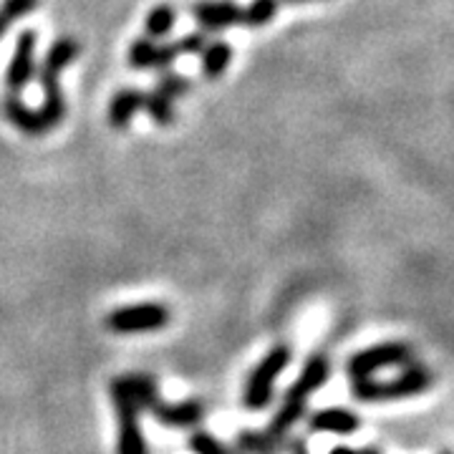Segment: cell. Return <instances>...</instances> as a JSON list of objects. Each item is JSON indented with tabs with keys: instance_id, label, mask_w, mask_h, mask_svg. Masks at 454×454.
Returning <instances> with one entry per match:
<instances>
[{
	"instance_id": "obj_12",
	"label": "cell",
	"mask_w": 454,
	"mask_h": 454,
	"mask_svg": "<svg viewBox=\"0 0 454 454\" xmlns=\"http://www.w3.org/2000/svg\"><path fill=\"white\" fill-rule=\"evenodd\" d=\"M142 106H145V91H139V89L119 91L112 98V104H109V114H106L109 124H112L114 129H127L131 124V119H134V114L142 112Z\"/></svg>"
},
{
	"instance_id": "obj_20",
	"label": "cell",
	"mask_w": 454,
	"mask_h": 454,
	"mask_svg": "<svg viewBox=\"0 0 454 454\" xmlns=\"http://www.w3.org/2000/svg\"><path fill=\"white\" fill-rule=\"evenodd\" d=\"M240 450L247 454H276V442L268 437V434H260V432H243L238 437Z\"/></svg>"
},
{
	"instance_id": "obj_23",
	"label": "cell",
	"mask_w": 454,
	"mask_h": 454,
	"mask_svg": "<svg viewBox=\"0 0 454 454\" xmlns=\"http://www.w3.org/2000/svg\"><path fill=\"white\" fill-rule=\"evenodd\" d=\"M205 46H207V35L205 33H187L179 41H175L177 53H202Z\"/></svg>"
},
{
	"instance_id": "obj_11",
	"label": "cell",
	"mask_w": 454,
	"mask_h": 454,
	"mask_svg": "<svg viewBox=\"0 0 454 454\" xmlns=\"http://www.w3.org/2000/svg\"><path fill=\"white\" fill-rule=\"evenodd\" d=\"M310 432L321 434H339V437H351L361 429V417L351 409L343 406H331V409H318L309 417Z\"/></svg>"
},
{
	"instance_id": "obj_6",
	"label": "cell",
	"mask_w": 454,
	"mask_h": 454,
	"mask_svg": "<svg viewBox=\"0 0 454 454\" xmlns=\"http://www.w3.org/2000/svg\"><path fill=\"white\" fill-rule=\"evenodd\" d=\"M169 324V310L162 303H137V306H121L106 316V328L119 336L131 333H154Z\"/></svg>"
},
{
	"instance_id": "obj_8",
	"label": "cell",
	"mask_w": 454,
	"mask_h": 454,
	"mask_svg": "<svg viewBox=\"0 0 454 454\" xmlns=\"http://www.w3.org/2000/svg\"><path fill=\"white\" fill-rule=\"evenodd\" d=\"M35 38H38L35 31H23L18 35L13 59L5 71V86L16 97L31 83L33 74H35Z\"/></svg>"
},
{
	"instance_id": "obj_14",
	"label": "cell",
	"mask_w": 454,
	"mask_h": 454,
	"mask_svg": "<svg viewBox=\"0 0 454 454\" xmlns=\"http://www.w3.org/2000/svg\"><path fill=\"white\" fill-rule=\"evenodd\" d=\"M232 61V46L225 41H212L202 49V74L207 79H217Z\"/></svg>"
},
{
	"instance_id": "obj_26",
	"label": "cell",
	"mask_w": 454,
	"mask_h": 454,
	"mask_svg": "<svg viewBox=\"0 0 454 454\" xmlns=\"http://www.w3.org/2000/svg\"><path fill=\"white\" fill-rule=\"evenodd\" d=\"M328 454H358V452L356 450H351V447H343V444H340V447H333Z\"/></svg>"
},
{
	"instance_id": "obj_21",
	"label": "cell",
	"mask_w": 454,
	"mask_h": 454,
	"mask_svg": "<svg viewBox=\"0 0 454 454\" xmlns=\"http://www.w3.org/2000/svg\"><path fill=\"white\" fill-rule=\"evenodd\" d=\"M187 447L192 454H230L220 439H215L207 432H195L187 439Z\"/></svg>"
},
{
	"instance_id": "obj_18",
	"label": "cell",
	"mask_w": 454,
	"mask_h": 454,
	"mask_svg": "<svg viewBox=\"0 0 454 454\" xmlns=\"http://www.w3.org/2000/svg\"><path fill=\"white\" fill-rule=\"evenodd\" d=\"M146 114L152 116V121H157L160 127H169L172 121H175V106H172V101L162 94H157V91H152V94H145V106Z\"/></svg>"
},
{
	"instance_id": "obj_27",
	"label": "cell",
	"mask_w": 454,
	"mask_h": 454,
	"mask_svg": "<svg viewBox=\"0 0 454 454\" xmlns=\"http://www.w3.org/2000/svg\"><path fill=\"white\" fill-rule=\"evenodd\" d=\"M358 454H381V452H379L376 447H366V450H361V452H358Z\"/></svg>"
},
{
	"instance_id": "obj_24",
	"label": "cell",
	"mask_w": 454,
	"mask_h": 454,
	"mask_svg": "<svg viewBox=\"0 0 454 454\" xmlns=\"http://www.w3.org/2000/svg\"><path fill=\"white\" fill-rule=\"evenodd\" d=\"M179 53L175 49V43L169 41V43H157V56H154V68H162V71H169L172 64H175V59H177Z\"/></svg>"
},
{
	"instance_id": "obj_16",
	"label": "cell",
	"mask_w": 454,
	"mask_h": 454,
	"mask_svg": "<svg viewBox=\"0 0 454 454\" xmlns=\"http://www.w3.org/2000/svg\"><path fill=\"white\" fill-rule=\"evenodd\" d=\"M280 0H253L247 8H243V26L247 28H262L268 26L278 13Z\"/></svg>"
},
{
	"instance_id": "obj_2",
	"label": "cell",
	"mask_w": 454,
	"mask_h": 454,
	"mask_svg": "<svg viewBox=\"0 0 454 454\" xmlns=\"http://www.w3.org/2000/svg\"><path fill=\"white\" fill-rule=\"evenodd\" d=\"M434 376L422 364H406L402 372L391 379H358L351 384V394L358 402H391V399H409L419 396L432 387Z\"/></svg>"
},
{
	"instance_id": "obj_5",
	"label": "cell",
	"mask_w": 454,
	"mask_h": 454,
	"mask_svg": "<svg viewBox=\"0 0 454 454\" xmlns=\"http://www.w3.org/2000/svg\"><path fill=\"white\" fill-rule=\"evenodd\" d=\"M414 351L406 340H384L369 348H361L354 356L348 358L346 372L351 376V381L358 379H372L379 372H387L394 366H406L411 364Z\"/></svg>"
},
{
	"instance_id": "obj_13",
	"label": "cell",
	"mask_w": 454,
	"mask_h": 454,
	"mask_svg": "<svg viewBox=\"0 0 454 454\" xmlns=\"http://www.w3.org/2000/svg\"><path fill=\"white\" fill-rule=\"evenodd\" d=\"M3 114H5V119L16 127V129L26 131V134H43V124H41V116L35 109H28L16 94H11V97L3 98Z\"/></svg>"
},
{
	"instance_id": "obj_22",
	"label": "cell",
	"mask_w": 454,
	"mask_h": 454,
	"mask_svg": "<svg viewBox=\"0 0 454 454\" xmlns=\"http://www.w3.org/2000/svg\"><path fill=\"white\" fill-rule=\"evenodd\" d=\"M35 5H38V0H3L0 3V20L5 26H11L13 20L28 16L31 11H35Z\"/></svg>"
},
{
	"instance_id": "obj_15",
	"label": "cell",
	"mask_w": 454,
	"mask_h": 454,
	"mask_svg": "<svg viewBox=\"0 0 454 454\" xmlns=\"http://www.w3.org/2000/svg\"><path fill=\"white\" fill-rule=\"evenodd\" d=\"M175 20H177V11L169 3H162L157 8H152L145 20L146 38H164L167 33L175 28Z\"/></svg>"
},
{
	"instance_id": "obj_9",
	"label": "cell",
	"mask_w": 454,
	"mask_h": 454,
	"mask_svg": "<svg viewBox=\"0 0 454 454\" xmlns=\"http://www.w3.org/2000/svg\"><path fill=\"white\" fill-rule=\"evenodd\" d=\"M328 376H331V364H328V358L310 356L309 361H306V366H303V372L298 373L295 384L286 391V399H283V402L295 406H309V399L316 391L324 389Z\"/></svg>"
},
{
	"instance_id": "obj_1",
	"label": "cell",
	"mask_w": 454,
	"mask_h": 454,
	"mask_svg": "<svg viewBox=\"0 0 454 454\" xmlns=\"http://www.w3.org/2000/svg\"><path fill=\"white\" fill-rule=\"evenodd\" d=\"M76 56H79V43L74 38H61L51 46L46 59L41 61L38 82L43 89V106L38 109V116H41V124L46 131L53 129L64 119V94L59 86V74L66 66L74 64Z\"/></svg>"
},
{
	"instance_id": "obj_4",
	"label": "cell",
	"mask_w": 454,
	"mask_h": 454,
	"mask_svg": "<svg viewBox=\"0 0 454 454\" xmlns=\"http://www.w3.org/2000/svg\"><path fill=\"white\" fill-rule=\"evenodd\" d=\"M291 348L286 343H280L276 348H270L265 356L260 358V364L250 372L247 384L243 391V404L250 411H262L265 406L270 404L273 391H276V381L280 379V373L288 369L291 364Z\"/></svg>"
},
{
	"instance_id": "obj_3",
	"label": "cell",
	"mask_w": 454,
	"mask_h": 454,
	"mask_svg": "<svg viewBox=\"0 0 454 454\" xmlns=\"http://www.w3.org/2000/svg\"><path fill=\"white\" fill-rule=\"evenodd\" d=\"M109 394H112L116 419H119V444L116 454H146V439L142 432V406L137 402L131 391L129 376H116L109 381Z\"/></svg>"
},
{
	"instance_id": "obj_19",
	"label": "cell",
	"mask_w": 454,
	"mask_h": 454,
	"mask_svg": "<svg viewBox=\"0 0 454 454\" xmlns=\"http://www.w3.org/2000/svg\"><path fill=\"white\" fill-rule=\"evenodd\" d=\"M190 89H192V82L187 76H182V74H175V71H164L162 76L157 79V94H162L169 101L184 97Z\"/></svg>"
},
{
	"instance_id": "obj_29",
	"label": "cell",
	"mask_w": 454,
	"mask_h": 454,
	"mask_svg": "<svg viewBox=\"0 0 454 454\" xmlns=\"http://www.w3.org/2000/svg\"><path fill=\"white\" fill-rule=\"evenodd\" d=\"M442 454H452V452H447V450H444V452H442Z\"/></svg>"
},
{
	"instance_id": "obj_17",
	"label": "cell",
	"mask_w": 454,
	"mask_h": 454,
	"mask_svg": "<svg viewBox=\"0 0 454 454\" xmlns=\"http://www.w3.org/2000/svg\"><path fill=\"white\" fill-rule=\"evenodd\" d=\"M154 56H157V41L154 38H137L134 43H131L129 49V61L127 64L131 68H137V71H146V68H154Z\"/></svg>"
},
{
	"instance_id": "obj_7",
	"label": "cell",
	"mask_w": 454,
	"mask_h": 454,
	"mask_svg": "<svg viewBox=\"0 0 454 454\" xmlns=\"http://www.w3.org/2000/svg\"><path fill=\"white\" fill-rule=\"evenodd\" d=\"M146 411L167 427V429H192L205 419V404L200 399H184V402H164L162 394L152 399Z\"/></svg>"
},
{
	"instance_id": "obj_28",
	"label": "cell",
	"mask_w": 454,
	"mask_h": 454,
	"mask_svg": "<svg viewBox=\"0 0 454 454\" xmlns=\"http://www.w3.org/2000/svg\"><path fill=\"white\" fill-rule=\"evenodd\" d=\"M5 28H8V26H5V23L0 20V35H3V31H5Z\"/></svg>"
},
{
	"instance_id": "obj_10",
	"label": "cell",
	"mask_w": 454,
	"mask_h": 454,
	"mask_svg": "<svg viewBox=\"0 0 454 454\" xmlns=\"http://www.w3.org/2000/svg\"><path fill=\"white\" fill-rule=\"evenodd\" d=\"M192 16L202 31H225L230 26H243V8L230 0H200L192 5Z\"/></svg>"
},
{
	"instance_id": "obj_25",
	"label": "cell",
	"mask_w": 454,
	"mask_h": 454,
	"mask_svg": "<svg viewBox=\"0 0 454 454\" xmlns=\"http://www.w3.org/2000/svg\"><path fill=\"white\" fill-rule=\"evenodd\" d=\"M288 452H291V454H309V450H306L303 439H291V442H288Z\"/></svg>"
}]
</instances>
